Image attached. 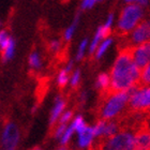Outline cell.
<instances>
[{
    "mask_svg": "<svg viewBox=\"0 0 150 150\" xmlns=\"http://www.w3.org/2000/svg\"><path fill=\"white\" fill-rule=\"evenodd\" d=\"M110 88L112 91L130 90L139 85L141 69L132 58L131 48L123 47L119 52L110 69Z\"/></svg>",
    "mask_w": 150,
    "mask_h": 150,
    "instance_id": "cell-1",
    "label": "cell"
},
{
    "mask_svg": "<svg viewBox=\"0 0 150 150\" xmlns=\"http://www.w3.org/2000/svg\"><path fill=\"white\" fill-rule=\"evenodd\" d=\"M129 90H108L107 92H104L102 93V100L98 108L99 117L104 120L120 119L129 110Z\"/></svg>",
    "mask_w": 150,
    "mask_h": 150,
    "instance_id": "cell-2",
    "label": "cell"
},
{
    "mask_svg": "<svg viewBox=\"0 0 150 150\" xmlns=\"http://www.w3.org/2000/svg\"><path fill=\"white\" fill-rule=\"evenodd\" d=\"M145 17V10L137 3H128L121 10L117 23V32L128 35Z\"/></svg>",
    "mask_w": 150,
    "mask_h": 150,
    "instance_id": "cell-3",
    "label": "cell"
},
{
    "mask_svg": "<svg viewBox=\"0 0 150 150\" xmlns=\"http://www.w3.org/2000/svg\"><path fill=\"white\" fill-rule=\"evenodd\" d=\"M135 131L134 129L123 127V128L105 139H99L101 150H134L135 146Z\"/></svg>",
    "mask_w": 150,
    "mask_h": 150,
    "instance_id": "cell-4",
    "label": "cell"
},
{
    "mask_svg": "<svg viewBox=\"0 0 150 150\" xmlns=\"http://www.w3.org/2000/svg\"><path fill=\"white\" fill-rule=\"evenodd\" d=\"M129 91V112L150 115V85L139 84Z\"/></svg>",
    "mask_w": 150,
    "mask_h": 150,
    "instance_id": "cell-5",
    "label": "cell"
},
{
    "mask_svg": "<svg viewBox=\"0 0 150 150\" xmlns=\"http://www.w3.org/2000/svg\"><path fill=\"white\" fill-rule=\"evenodd\" d=\"M127 45L125 47L136 46L139 44L150 42V18H144L127 38Z\"/></svg>",
    "mask_w": 150,
    "mask_h": 150,
    "instance_id": "cell-6",
    "label": "cell"
},
{
    "mask_svg": "<svg viewBox=\"0 0 150 150\" xmlns=\"http://www.w3.org/2000/svg\"><path fill=\"white\" fill-rule=\"evenodd\" d=\"M130 48L132 58L141 70L150 62V42L132 46Z\"/></svg>",
    "mask_w": 150,
    "mask_h": 150,
    "instance_id": "cell-7",
    "label": "cell"
},
{
    "mask_svg": "<svg viewBox=\"0 0 150 150\" xmlns=\"http://www.w3.org/2000/svg\"><path fill=\"white\" fill-rule=\"evenodd\" d=\"M18 130L15 125L11 122L6 123L2 133V143L8 150H14L18 142Z\"/></svg>",
    "mask_w": 150,
    "mask_h": 150,
    "instance_id": "cell-8",
    "label": "cell"
},
{
    "mask_svg": "<svg viewBox=\"0 0 150 150\" xmlns=\"http://www.w3.org/2000/svg\"><path fill=\"white\" fill-rule=\"evenodd\" d=\"M134 150H150V129L147 123L135 131Z\"/></svg>",
    "mask_w": 150,
    "mask_h": 150,
    "instance_id": "cell-9",
    "label": "cell"
},
{
    "mask_svg": "<svg viewBox=\"0 0 150 150\" xmlns=\"http://www.w3.org/2000/svg\"><path fill=\"white\" fill-rule=\"evenodd\" d=\"M93 127H86L81 132L78 133V147L81 149L90 148L91 145L93 144Z\"/></svg>",
    "mask_w": 150,
    "mask_h": 150,
    "instance_id": "cell-10",
    "label": "cell"
},
{
    "mask_svg": "<svg viewBox=\"0 0 150 150\" xmlns=\"http://www.w3.org/2000/svg\"><path fill=\"white\" fill-rule=\"evenodd\" d=\"M96 86H97V88L102 93L107 92L110 88V75L107 74V73H101L98 76L97 85Z\"/></svg>",
    "mask_w": 150,
    "mask_h": 150,
    "instance_id": "cell-11",
    "label": "cell"
},
{
    "mask_svg": "<svg viewBox=\"0 0 150 150\" xmlns=\"http://www.w3.org/2000/svg\"><path fill=\"white\" fill-rule=\"evenodd\" d=\"M66 107V102L63 100H61V98H57L56 99V104L54 106V110L52 112V115H50V125H54V123L57 121V119L59 118L60 114L62 112V110H64Z\"/></svg>",
    "mask_w": 150,
    "mask_h": 150,
    "instance_id": "cell-12",
    "label": "cell"
},
{
    "mask_svg": "<svg viewBox=\"0 0 150 150\" xmlns=\"http://www.w3.org/2000/svg\"><path fill=\"white\" fill-rule=\"evenodd\" d=\"M112 44V38H106V39H104L102 42L100 43V45L98 46L97 48V53H96V58L97 59H100V58H102V56H103L104 54L106 53L107 50L110 48V46Z\"/></svg>",
    "mask_w": 150,
    "mask_h": 150,
    "instance_id": "cell-13",
    "label": "cell"
},
{
    "mask_svg": "<svg viewBox=\"0 0 150 150\" xmlns=\"http://www.w3.org/2000/svg\"><path fill=\"white\" fill-rule=\"evenodd\" d=\"M139 84L141 85H150V62L141 70Z\"/></svg>",
    "mask_w": 150,
    "mask_h": 150,
    "instance_id": "cell-14",
    "label": "cell"
},
{
    "mask_svg": "<svg viewBox=\"0 0 150 150\" xmlns=\"http://www.w3.org/2000/svg\"><path fill=\"white\" fill-rule=\"evenodd\" d=\"M107 120H104V119H100L99 121L96 123V125L93 127V133L96 137L101 138L103 136L104 130H105V125H106Z\"/></svg>",
    "mask_w": 150,
    "mask_h": 150,
    "instance_id": "cell-15",
    "label": "cell"
},
{
    "mask_svg": "<svg viewBox=\"0 0 150 150\" xmlns=\"http://www.w3.org/2000/svg\"><path fill=\"white\" fill-rule=\"evenodd\" d=\"M13 53H14V41H13V39L11 38L9 45L6 47V50H2L3 61H6V60L11 59V58H12V56H13Z\"/></svg>",
    "mask_w": 150,
    "mask_h": 150,
    "instance_id": "cell-16",
    "label": "cell"
},
{
    "mask_svg": "<svg viewBox=\"0 0 150 150\" xmlns=\"http://www.w3.org/2000/svg\"><path fill=\"white\" fill-rule=\"evenodd\" d=\"M29 64L31 68L33 69H40L41 68V59H40V56H39V54L33 52L31 53L30 57H29Z\"/></svg>",
    "mask_w": 150,
    "mask_h": 150,
    "instance_id": "cell-17",
    "label": "cell"
},
{
    "mask_svg": "<svg viewBox=\"0 0 150 150\" xmlns=\"http://www.w3.org/2000/svg\"><path fill=\"white\" fill-rule=\"evenodd\" d=\"M75 131V128L74 125H71L70 127H68L67 128V130L64 131V133H63V135L61 136V138H60V142H61V144L62 145H66L68 142L70 141V138L72 137L73 133H74Z\"/></svg>",
    "mask_w": 150,
    "mask_h": 150,
    "instance_id": "cell-18",
    "label": "cell"
},
{
    "mask_svg": "<svg viewBox=\"0 0 150 150\" xmlns=\"http://www.w3.org/2000/svg\"><path fill=\"white\" fill-rule=\"evenodd\" d=\"M68 81H69V72L66 69L61 70L58 75V85L61 88H63L68 84Z\"/></svg>",
    "mask_w": 150,
    "mask_h": 150,
    "instance_id": "cell-19",
    "label": "cell"
},
{
    "mask_svg": "<svg viewBox=\"0 0 150 150\" xmlns=\"http://www.w3.org/2000/svg\"><path fill=\"white\" fill-rule=\"evenodd\" d=\"M78 18H79V16L77 15L76 16V18H75V21L73 22L72 25L70 26L69 28L66 30V32H64V39H66V41H70L71 40V38L73 37V33H74V31H75V28H76V26H77Z\"/></svg>",
    "mask_w": 150,
    "mask_h": 150,
    "instance_id": "cell-20",
    "label": "cell"
},
{
    "mask_svg": "<svg viewBox=\"0 0 150 150\" xmlns=\"http://www.w3.org/2000/svg\"><path fill=\"white\" fill-rule=\"evenodd\" d=\"M72 125H74L75 131L77 132V133L81 132L86 127H87V125H85V122H84V120H83V118H81V116H77V117L74 119V121H73Z\"/></svg>",
    "mask_w": 150,
    "mask_h": 150,
    "instance_id": "cell-21",
    "label": "cell"
},
{
    "mask_svg": "<svg viewBox=\"0 0 150 150\" xmlns=\"http://www.w3.org/2000/svg\"><path fill=\"white\" fill-rule=\"evenodd\" d=\"M79 79H81V73H79V71L77 70V71H75L72 75V78H71V86H72L73 88L77 87L78 84H79Z\"/></svg>",
    "mask_w": 150,
    "mask_h": 150,
    "instance_id": "cell-22",
    "label": "cell"
},
{
    "mask_svg": "<svg viewBox=\"0 0 150 150\" xmlns=\"http://www.w3.org/2000/svg\"><path fill=\"white\" fill-rule=\"evenodd\" d=\"M87 43L88 41L87 40H84L83 42L81 43V45H79V48H78V53H77V56H76V58H77V60H81L83 57H84V54H85V50H86V46H87Z\"/></svg>",
    "mask_w": 150,
    "mask_h": 150,
    "instance_id": "cell-23",
    "label": "cell"
},
{
    "mask_svg": "<svg viewBox=\"0 0 150 150\" xmlns=\"http://www.w3.org/2000/svg\"><path fill=\"white\" fill-rule=\"evenodd\" d=\"M66 130H67L66 123H59V125H58L56 129V132H55V137L61 138V136L63 135V133H64Z\"/></svg>",
    "mask_w": 150,
    "mask_h": 150,
    "instance_id": "cell-24",
    "label": "cell"
},
{
    "mask_svg": "<svg viewBox=\"0 0 150 150\" xmlns=\"http://www.w3.org/2000/svg\"><path fill=\"white\" fill-rule=\"evenodd\" d=\"M72 116H73V112H71V110L64 112V114L60 117L59 123H66V125H67V122L70 121V119L72 118Z\"/></svg>",
    "mask_w": 150,
    "mask_h": 150,
    "instance_id": "cell-25",
    "label": "cell"
},
{
    "mask_svg": "<svg viewBox=\"0 0 150 150\" xmlns=\"http://www.w3.org/2000/svg\"><path fill=\"white\" fill-rule=\"evenodd\" d=\"M98 2V0H83L81 8L83 9H90L94 6V3Z\"/></svg>",
    "mask_w": 150,
    "mask_h": 150,
    "instance_id": "cell-26",
    "label": "cell"
},
{
    "mask_svg": "<svg viewBox=\"0 0 150 150\" xmlns=\"http://www.w3.org/2000/svg\"><path fill=\"white\" fill-rule=\"evenodd\" d=\"M50 48L53 50V52H58V50H60V42L57 40L52 41L50 44Z\"/></svg>",
    "mask_w": 150,
    "mask_h": 150,
    "instance_id": "cell-27",
    "label": "cell"
},
{
    "mask_svg": "<svg viewBox=\"0 0 150 150\" xmlns=\"http://www.w3.org/2000/svg\"><path fill=\"white\" fill-rule=\"evenodd\" d=\"M137 4H139L141 6H143V8H146V6H149L150 3V0H137Z\"/></svg>",
    "mask_w": 150,
    "mask_h": 150,
    "instance_id": "cell-28",
    "label": "cell"
},
{
    "mask_svg": "<svg viewBox=\"0 0 150 150\" xmlns=\"http://www.w3.org/2000/svg\"><path fill=\"white\" fill-rule=\"evenodd\" d=\"M89 150H101V148H100V145L98 144H92L91 145V147L89 148Z\"/></svg>",
    "mask_w": 150,
    "mask_h": 150,
    "instance_id": "cell-29",
    "label": "cell"
},
{
    "mask_svg": "<svg viewBox=\"0 0 150 150\" xmlns=\"http://www.w3.org/2000/svg\"><path fill=\"white\" fill-rule=\"evenodd\" d=\"M72 66H73V62H72V61H70L69 64H68V66H67V68H66V70L68 71V72H70V71H71V69H72Z\"/></svg>",
    "mask_w": 150,
    "mask_h": 150,
    "instance_id": "cell-30",
    "label": "cell"
},
{
    "mask_svg": "<svg viewBox=\"0 0 150 150\" xmlns=\"http://www.w3.org/2000/svg\"><path fill=\"white\" fill-rule=\"evenodd\" d=\"M127 3H136L137 2V0H125Z\"/></svg>",
    "mask_w": 150,
    "mask_h": 150,
    "instance_id": "cell-31",
    "label": "cell"
},
{
    "mask_svg": "<svg viewBox=\"0 0 150 150\" xmlns=\"http://www.w3.org/2000/svg\"><path fill=\"white\" fill-rule=\"evenodd\" d=\"M146 123H147L148 128L150 129V115H148V118H147V121H146Z\"/></svg>",
    "mask_w": 150,
    "mask_h": 150,
    "instance_id": "cell-32",
    "label": "cell"
},
{
    "mask_svg": "<svg viewBox=\"0 0 150 150\" xmlns=\"http://www.w3.org/2000/svg\"><path fill=\"white\" fill-rule=\"evenodd\" d=\"M57 150H69L67 147H60V148H58Z\"/></svg>",
    "mask_w": 150,
    "mask_h": 150,
    "instance_id": "cell-33",
    "label": "cell"
},
{
    "mask_svg": "<svg viewBox=\"0 0 150 150\" xmlns=\"http://www.w3.org/2000/svg\"><path fill=\"white\" fill-rule=\"evenodd\" d=\"M32 150H41L40 148H35V149H32Z\"/></svg>",
    "mask_w": 150,
    "mask_h": 150,
    "instance_id": "cell-34",
    "label": "cell"
},
{
    "mask_svg": "<svg viewBox=\"0 0 150 150\" xmlns=\"http://www.w3.org/2000/svg\"><path fill=\"white\" fill-rule=\"evenodd\" d=\"M101 1H103V0H98V2H101Z\"/></svg>",
    "mask_w": 150,
    "mask_h": 150,
    "instance_id": "cell-35",
    "label": "cell"
}]
</instances>
